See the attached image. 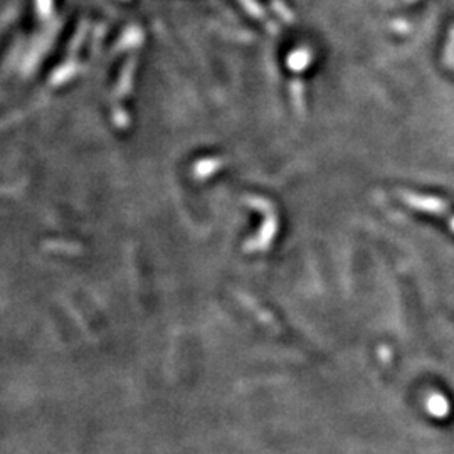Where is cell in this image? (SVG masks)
<instances>
[{"label": "cell", "mask_w": 454, "mask_h": 454, "mask_svg": "<svg viewBox=\"0 0 454 454\" xmlns=\"http://www.w3.org/2000/svg\"><path fill=\"white\" fill-rule=\"evenodd\" d=\"M428 409H429V413L436 416V418H444V416H446L448 411H449L448 401L441 396L430 397V399L428 401Z\"/></svg>", "instance_id": "2"}, {"label": "cell", "mask_w": 454, "mask_h": 454, "mask_svg": "<svg viewBox=\"0 0 454 454\" xmlns=\"http://www.w3.org/2000/svg\"><path fill=\"white\" fill-rule=\"evenodd\" d=\"M406 202L409 205H413L414 209L424 210V212L434 214L438 217L446 219L449 222V227L454 231V214L449 209V205L446 202H443L441 199L438 197H428V195H416V194H404Z\"/></svg>", "instance_id": "1"}]
</instances>
